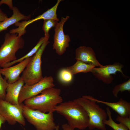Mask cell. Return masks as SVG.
<instances>
[{
  "label": "cell",
  "instance_id": "obj_26",
  "mask_svg": "<svg viewBox=\"0 0 130 130\" xmlns=\"http://www.w3.org/2000/svg\"><path fill=\"white\" fill-rule=\"evenodd\" d=\"M8 18L7 15L4 13L0 8V22L3 21Z\"/></svg>",
  "mask_w": 130,
  "mask_h": 130
},
{
  "label": "cell",
  "instance_id": "obj_7",
  "mask_svg": "<svg viewBox=\"0 0 130 130\" xmlns=\"http://www.w3.org/2000/svg\"><path fill=\"white\" fill-rule=\"evenodd\" d=\"M54 79L51 76H46L36 83L31 85L25 84L22 86L19 95V104L27 99L35 96L46 89L54 87Z\"/></svg>",
  "mask_w": 130,
  "mask_h": 130
},
{
  "label": "cell",
  "instance_id": "obj_21",
  "mask_svg": "<svg viewBox=\"0 0 130 130\" xmlns=\"http://www.w3.org/2000/svg\"><path fill=\"white\" fill-rule=\"evenodd\" d=\"M73 75L66 68L61 69L59 72L58 77L59 80L64 83H68L72 80Z\"/></svg>",
  "mask_w": 130,
  "mask_h": 130
},
{
  "label": "cell",
  "instance_id": "obj_14",
  "mask_svg": "<svg viewBox=\"0 0 130 130\" xmlns=\"http://www.w3.org/2000/svg\"><path fill=\"white\" fill-rule=\"evenodd\" d=\"M75 58L95 67L103 66L98 60L94 51L90 47L81 46L78 48L75 51Z\"/></svg>",
  "mask_w": 130,
  "mask_h": 130
},
{
  "label": "cell",
  "instance_id": "obj_2",
  "mask_svg": "<svg viewBox=\"0 0 130 130\" xmlns=\"http://www.w3.org/2000/svg\"><path fill=\"white\" fill-rule=\"evenodd\" d=\"M61 92L57 88H47L39 94L25 100L24 105L31 109L44 113L53 112L55 107L63 102Z\"/></svg>",
  "mask_w": 130,
  "mask_h": 130
},
{
  "label": "cell",
  "instance_id": "obj_22",
  "mask_svg": "<svg viewBox=\"0 0 130 130\" xmlns=\"http://www.w3.org/2000/svg\"><path fill=\"white\" fill-rule=\"evenodd\" d=\"M58 22L57 21L52 19H48L44 20L42 29L45 33L44 37L46 38H49V31L52 27H55Z\"/></svg>",
  "mask_w": 130,
  "mask_h": 130
},
{
  "label": "cell",
  "instance_id": "obj_17",
  "mask_svg": "<svg viewBox=\"0 0 130 130\" xmlns=\"http://www.w3.org/2000/svg\"><path fill=\"white\" fill-rule=\"evenodd\" d=\"M96 67L80 60H77L73 65L67 67L66 69L73 76L80 73H86L91 72L92 69Z\"/></svg>",
  "mask_w": 130,
  "mask_h": 130
},
{
  "label": "cell",
  "instance_id": "obj_25",
  "mask_svg": "<svg viewBox=\"0 0 130 130\" xmlns=\"http://www.w3.org/2000/svg\"><path fill=\"white\" fill-rule=\"evenodd\" d=\"M3 4L7 5L10 9L13 10V6L12 0H2L0 1V6Z\"/></svg>",
  "mask_w": 130,
  "mask_h": 130
},
{
  "label": "cell",
  "instance_id": "obj_11",
  "mask_svg": "<svg viewBox=\"0 0 130 130\" xmlns=\"http://www.w3.org/2000/svg\"><path fill=\"white\" fill-rule=\"evenodd\" d=\"M61 1V0H58L57 3L54 6L34 19L23 21L21 22H18L16 23L15 26L18 27L13 29V32L18 34L20 36H22L26 33L25 29L27 26L34 22L41 19L44 20L52 19L57 21H59V20L57 17L56 12L58 5Z\"/></svg>",
  "mask_w": 130,
  "mask_h": 130
},
{
  "label": "cell",
  "instance_id": "obj_24",
  "mask_svg": "<svg viewBox=\"0 0 130 130\" xmlns=\"http://www.w3.org/2000/svg\"><path fill=\"white\" fill-rule=\"evenodd\" d=\"M116 120L126 126L130 130V116H117Z\"/></svg>",
  "mask_w": 130,
  "mask_h": 130
},
{
  "label": "cell",
  "instance_id": "obj_29",
  "mask_svg": "<svg viewBox=\"0 0 130 130\" xmlns=\"http://www.w3.org/2000/svg\"><path fill=\"white\" fill-rule=\"evenodd\" d=\"M59 126L58 125H57L55 129L56 130H59Z\"/></svg>",
  "mask_w": 130,
  "mask_h": 130
},
{
  "label": "cell",
  "instance_id": "obj_15",
  "mask_svg": "<svg viewBox=\"0 0 130 130\" xmlns=\"http://www.w3.org/2000/svg\"><path fill=\"white\" fill-rule=\"evenodd\" d=\"M24 83L21 77L16 82L9 84L5 100L11 104L19 105L18 99L20 92Z\"/></svg>",
  "mask_w": 130,
  "mask_h": 130
},
{
  "label": "cell",
  "instance_id": "obj_10",
  "mask_svg": "<svg viewBox=\"0 0 130 130\" xmlns=\"http://www.w3.org/2000/svg\"><path fill=\"white\" fill-rule=\"evenodd\" d=\"M124 65L119 62H115L112 65H103L101 67L93 68L91 72L92 74L98 80L106 84H109L113 81V78L112 75L116 74L117 72L122 73L125 78H128L122 72Z\"/></svg>",
  "mask_w": 130,
  "mask_h": 130
},
{
  "label": "cell",
  "instance_id": "obj_4",
  "mask_svg": "<svg viewBox=\"0 0 130 130\" xmlns=\"http://www.w3.org/2000/svg\"><path fill=\"white\" fill-rule=\"evenodd\" d=\"M4 42L0 47V67L4 68L7 64L17 59L16 54L22 49L24 41L17 33H6Z\"/></svg>",
  "mask_w": 130,
  "mask_h": 130
},
{
  "label": "cell",
  "instance_id": "obj_23",
  "mask_svg": "<svg viewBox=\"0 0 130 130\" xmlns=\"http://www.w3.org/2000/svg\"><path fill=\"white\" fill-rule=\"evenodd\" d=\"M8 84L7 81L2 77L0 72V99L5 100L6 90Z\"/></svg>",
  "mask_w": 130,
  "mask_h": 130
},
{
  "label": "cell",
  "instance_id": "obj_6",
  "mask_svg": "<svg viewBox=\"0 0 130 130\" xmlns=\"http://www.w3.org/2000/svg\"><path fill=\"white\" fill-rule=\"evenodd\" d=\"M23 114L30 123L37 130H55L56 125L54 122L53 112L44 113L31 109L23 105Z\"/></svg>",
  "mask_w": 130,
  "mask_h": 130
},
{
  "label": "cell",
  "instance_id": "obj_1",
  "mask_svg": "<svg viewBox=\"0 0 130 130\" xmlns=\"http://www.w3.org/2000/svg\"><path fill=\"white\" fill-rule=\"evenodd\" d=\"M54 111L64 116L73 130L75 128L84 130L88 127L89 118L86 112L73 100L62 102L55 107Z\"/></svg>",
  "mask_w": 130,
  "mask_h": 130
},
{
  "label": "cell",
  "instance_id": "obj_19",
  "mask_svg": "<svg viewBox=\"0 0 130 130\" xmlns=\"http://www.w3.org/2000/svg\"><path fill=\"white\" fill-rule=\"evenodd\" d=\"M106 112L109 117L108 120H105L104 123L105 125L109 126L114 130H129L128 128L123 124H117L113 120L111 117V113L109 107L106 108Z\"/></svg>",
  "mask_w": 130,
  "mask_h": 130
},
{
  "label": "cell",
  "instance_id": "obj_3",
  "mask_svg": "<svg viewBox=\"0 0 130 130\" xmlns=\"http://www.w3.org/2000/svg\"><path fill=\"white\" fill-rule=\"evenodd\" d=\"M73 101L81 105L86 112L89 118L88 127L89 129L96 128L101 130H106L105 125L104 123L107 119L106 112L100 107L96 102L82 97Z\"/></svg>",
  "mask_w": 130,
  "mask_h": 130
},
{
  "label": "cell",
  "instance_id": "obj_12",
  "mask_svg": "<svg viewBox=\"0 0 130 130\" xmlns=\"http://www.w3.org/2000/svg\"><path fill=\"white\" fill-rule=\"evenodd\" d=\"M32 57L25 59L14 66L0 68V73L5 76V79L8 84L14 83L19 79L20 74L30 61Z\"/></svg>",
  "mask_w": 130,
  "mask_h": 130
},
{
  "label": "cell",
  "instance_id": "obj_20",
  "mask_svg": "<svg viewBox=\"0 0 130 130\" xmlns=\"http://www.w3.org/2000/svg\"><path fill=\"white\" fill-rule=\"evenodd\" d=\"M125 91H128L130 92V78L126 81L115 85L113 88L112 92L114 97L117 98L118 93L119 91L122 92Z\"/></svg>",
  "mask_w": 130,
  "mask_h": 130
},
{
  "label": "cell",
  "instance_id": "obj_13",
  "mask_svg": "<svg viewBox=\"0 0 130 130\" xmlns=\"http://www.w3.org/2000/svg\"><path fill=\"white\" fill-rule=\"evenodd\" d=\"M82 97L104 104L112 108L120 116H130V103L121 98L117 102H110L99 100L89 95H84Z\"/></svg>",
  "mask_w": 130,
  "mask_h": 130
},
{
  "label": "cell",
  "instance_id": "obj_28",
  "mask_svg": "<svg viewBox=\"0 0 130 130\" xmlns=\"http://www.w3.org/2000/svg\"><path fill=\"white\" fill-rule=\"evenodd\" d=\"M6 121V119L0 113V128L1 130L2 124L4 123Z\"/></svg>",
  "mask_w": 130,
  "mask_h": 130
},
{
  "label": "cell",
  "instance_id": "obj_18",
  "mask_svg": "<svg viewBox=\"0 0 130 130\" xmlns=\"http://www.w3.org/2000/svg\"><path fill=\"white\" fill-rule=\"evenodd\" d=\"M49 38L45 37L41 38L35 46L28 53L22 57L10 62L6 64L4 68L11 66L12 65L17 63H19L25 59L32 57L38 51L43 43L46 41L48 40Z\"/></svg>",
  "mask_w": 130,
  "mask_h": 130
},
{
  "label": "cell",
  "instance_id": "obj_8",
  "mask_svg": "<svg viewBox=\"0 0 130 130\" xmlns=\"http://www.w3.org/2000/svg\"><path fill=\"white\" fill-rule=\"evenodd\" d=\"M23 104H13L0 99V113L10 124L14 125L18 122L24 126L26 124L23 114Z\"/></svg>",
  "mask_w": 130,
  "mask_h": 130
},
{
  "label": "cell",
  "instance_id": "obj_5",
  "mask_svg": "<svg viewBox=\"0 0 130 130\" xmlns=\"http://www.w3.org/2000/svg\"><path fill=\"white\" fill-rule=\"evenodd\" d=\"M50 42H45L37 52L32 57L30 61L22 72L21 77L25 84L31 85L39 82L43 78L41 67V57L46 47Z\"/></svg>",
  "mask_w": 130,
  "mask_h": 130
},
{
  "label": "cell",
  "instance_id": "obj_16",
  "mask_svg": "<svg viewBox=\"0 0 130 130\" xmlns=\"http://www.w3.org/2000/svg\"><path fill=\"white\" fill-rule=\"evenodd\" d=\"M12 10L13 14L10 17L0 22V32L6 30L11 25L21 20H27L30 18V15L26 16L22 14L16 7L13 6Z\"/></svg>",
  "mask_w": 130,
  "mask_h": 130
},
{
  "label": "cell",
  "instance_id": "obj_27",
  "mask_svg": "<svg viewBox=\"0 0 130 130\" xmlns=\"http://www.w3.org/2000/svg\"><path fill=\"white\" fill-rule=\"evenodd\" d=\"M62 127L63 130H73L67 124H62Z\"/></svg>",
  "mask_w": 130,
  "mask_h": 130
},
{
  "label": "cell",
  "instance_id": "obj_9",
  "mask_svg": "<svg viewBox=\"0 0 130 130\" xmlns=\"http://www.w3.org/2000/svg\"><path fill=\"white\" fill-rule=\"evenodd\" d=\"M69 18L68 16L65 18L62 17L60 21L59 22H57L55 26L53 49L55 50L56 53L59 55H62L66 51L71 41L69 35H65L63 30V25Z\"/></svg>",
  "mask_w": 130,
  "mask_h": 130
}]
</instances>
